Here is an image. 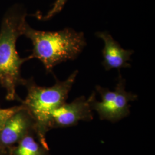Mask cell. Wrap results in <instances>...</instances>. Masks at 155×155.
Instances as JSON below:
<instances>
[{
    "label": "cell",
    "instance_id": "obj_1",
    "mask_svg": "<svg viewBox=\"0 0 155 155\" xmlns=\"http://www.w3.org/2000/svg\"><path fill=\"white\" fill-rule=\"evenodd\" d=\"M32 41L33 50L29 59L41 61L47 72H52L56 65L77 59L86 45L82 32L66 28L56 32L40 31L27 23L24 33Z\"/></svg>",
    "mask_w": 155,
    "mask_h": 155
},
{
    "label": "cell",
    "instance_id": "obj_2",
    "mask_svg": "<svg viewBox=\"0 0 155 155\" xmlns=\"http://www.w3.org/2000/svg\"><path fill=\"white\" fill-rule=\"evenodd\" d=\"M25 16L21 9H12L6 13L0 29V84L9 101L19 99L16 89L25 81L21 77V67L29 59L20 58L16 50L17 40L23 35L27 24Z\"/></svg>",
    "mask_w": 155,
    "mask_h": 155
},
{
    "label": "cell",
    "instance_id": "obj_3",
    "mask_svg": "<svg viewBox=\"0 0 155 155\" xmlns=\"http://www.w3.org/2000/svg\"><path fill=\"white\" fill-rule=\"evenodd\" d=\"M78 73V70L74 71L63 81L56 79L55 84L51 87L38 86L32 79L24 82L23 84L26 86L28 93L22 105L32 117L35 123L36 137L46 148L49 149L46 134L50 130V116L53 111L66 102Z\"/></svg>",
    "mask_w": 155,
    "mask_h": 155
},
{
    "label": "cell",
    "instance_id": "obj_4",
    "mask_svg": "<svg viewBox=\"0 0 155 155\" xmlns=\"http://www.w3.org/2000/svg\"><path fill=\"white\" fill-rule=\"evenodd\" d=\"M95 88L100 94L101 101H97L95 92L89 98L92 110L98 114L101 120L116 122L128 116L130 114V102L138 98L136 94L126 90L125 80L120 72L114 90L110 91L99 85Z\"/></svg>",
    "mask_w": 155,
    "mask_h": 155
},
{
    "label": "cell",
    "instance_id": "obj_5",
    "mask_svg": "<svg viewBox=\"0 0 155 155\" xmlns=\"http://www.w3.org/2000/svg\"><path fill=\"white\" fill-rule=\"evenodd\" d=\"M93 119L90 99L81 96L70 103L64 102L53 111L50 116L48 127L49 130L71 127L79 121H90Z\"/></svg>",
    "mask_w": 155,
    "mask_h": 155
},
{
    "label": "cell",
    "instance_id": "obj_6",
    "mask_svg": "<svg viewBox=\"0 0 155 155\" xmlns=\"http://www.w3.org/2000/svg\"><path fill=\"white\" fill-rule=\"evenodd\" d=\"M32 133L36 134L35 123L22 106L8 119L0 130V151L8 155L12 148L25 136Z\"/></svg>",
    "mask_w": 155,
    "mask_h": 155
},
{
    "label": "cell",
    "instance_id": "obj_7",
    "mask_svg": "<svg viewBox=\"0 0 155 155\" xmlns=\"http://www.w3.org/2000/svg\"><path fill=\"white\" fill-rule=\"evenodd\" d=\"M97 38L104 42L102 50V66L106 71L112 69L119 70L122 68L130 67L128 61L134 53L132 50H125L116 41L108 32H98L95 33Z\"/></svg>",
    "mask_w": 155,
    "mask_h": 155
},
{
    "label": "cell",
    "instance_id": "obj_8",
    "mask_svg": "<svg viewBox=\"0 0 155 155\" xmlns=\"http://www.w3.org/2000/svg\"><path fill=\"white\" fill-rule=\"evenodd\" d=\"M36 140L35 133L29 134L12 148L8 155H50L49 149Z\"/></svg>",
    "mask_w": 155,
    "mask_h": 155
},
{
    "label": "cell",
    "instance_id": "obj_9",
    "mask_svg": "<svg viewBox=\"0 0 155 155\" xmlns=\"http://www.w3.org/2000/svg\"><path fill=\"white\" fill-rule=\"evenodd\" d=\"M22 107L21 105L8 109H0V130L4 127L8 119Z\"/></svg>",
    "mask_w": 155,
    "mask_h": 155
},
{
    "label": "cell",
    "instance_id": "obj_10",
    "mask_svg": "<svg viewBox=\"0 0 155 155\" xmlns=\"http://www.w3.org/2000/svg\"><path fill=\"white\" fill-rule=\"evenodd\" d=\"M67 0H56L54 4L53 8L48 12L45 16L43 17V19L45 20H49L52 17L55 16L58 13L62 11L65 5Z\"/></svg>",
    "mask_w": 155,
    "mask_h": 155
},
{
    "label": "cell",
    "instance_id": "obj_11",
    "mask_svg": "<svg viewBox=\"0 0 155 155\" xmlns=\"http://www.w3.org/2000/svg\"><path fill=\"white\" fill-rule=\"evenodd\" d=\"M0 155H7L5 153H4V152H1V151H0Z\"/></svg>",
    "mask_w": 155,
    "mask_h": 155
}]
</instances>
